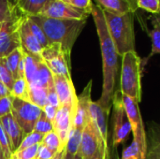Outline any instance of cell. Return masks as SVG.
I'll list each match as a JSON object with an SVG mask.
<instances>
[{
    "label": "cell",
    "instance_id": "obj_1",
    "mask_svg": "<svg viewBox=\"0 0 160 159\" xmlns=\"http://www.w3.org/2000/svg\"><path fill=\"white\" fill-rule=\"evenodd\" d=\"M91 14L93 15L99 38L103 62V87L100 98L98 102L108 113H110L115 88L116 76L118 73L119 55L114 42L108 31L102 8L97 5H93Z\"/></svg>",
    "mask_w": 160,
    "mask_h": 159
},
{
    "label": "cell",
    "instance_id": "obj_2",
    "mask_svg": "<svg viewBox=\"0 0 160 159\" xmlns=\"http://www.w3.org/2000/svg\"><path fill=\"white\" fill-rule=\"evenodd\" d=\"M27 17L42 29L50 44H59L66 56L70 60L73 45L83 30L86 20H61L41 15Z\"/></svg>",
    "mask_w": 160,
    "mask_h": 159
},
{
    "label": "cell",
    "instance_id": "obj_3",
    "mask_svg": "<svg viewBox=\"0 0 160 159\" xmlns=\"http://www.w3.org/2000/svg\"><path fill=\"white\" fill-rule=\"evenodd\" d=\"M103 14L108 31L114 42L118 55L123 56L126 52L135 51V13L128 12L123 15H115L103 10Z\"/></svg>",
    "mask_w": 160,
    "mask_h": 159
},
{
    "label": "cell",
    "instance_id": "obj_4",
    "mask_svg": "<svg viewBox=\"0 0 160 159\" xmlns=\"http://www.w3.org/2000/svg\"><path fill=\"white\" fill-rule=\"evenodd\" d=\"M142 59L136 51L122 56L120 92L140 103L142 101Z\"/></svg>",
    "mask_w": 160,
    "mask_h": 159
},
{
    "label": "cell",
    "instance_id": "obj_5",
    "mask_svg": "<svg viewBox=\"0 0 160 159\" xmlns=\"http://www.w3.org/2000/svg\"><path fill=\"white\" fill-rule=\"evenodd\" d=\"M122 101L130 124L131 132L133 133V141L138 143L140 147L142 159H145L147 149V136L145 133V128L143 126L139 103L131 97L123 95Z\"/></svg>",
    "mask_w": 160,
    "mask_h": 159
},
{
    "label": "cell",
    "instance_id": "obj_6",
    "mask_svg": "<svg viewBox=\"0 0 160 159\" xmlns=\"http://www.w3.org/2000/svg\"><path fill=\"white\" fill-rule=\"evenodd\" d=\"M112 105L113 106L112 145L113 147H117L118 145L124 143L131 133L130 124L122 101V95L120 90H114Z\"/></svg>",
    "mask_w": 160,
    "mask_h": 159
},
{
    "label": "cell",
    "instance_id": "obj_7",
    "mask_svg": "<svg viewBox=\"0 0 160 159\" xmlns=\"http://www.w3.org/2000/svg\"><path fill=\"white\" fill-rule=\"evenodd\" d=\"M42 113V110L30 101L13 97L10 114L22 129L24 135L34 130L35 125Z\"/></svg>",
    "mask_w": 160,
    "mask_h": 159
},
{
    "label": "cell",
    "instance_id": "obj_8",
    "mask_svg": "<svg viewBox=\"0 0 160 159\" xmlns=\"http://www.w3.org/2000/svg\"><path fill=\"white\" fill-rule=\"evenodd\" d=\"M23 18L20 11L11 19L4 22L0 26V58L8 56L14 50L21 47L19 26Z\"/></svg>",
    "mask_w": 160,
    "mask_h": 159
},
{
    "label": "cell",
    "instance_id": "obj_9",
    "mask_svg": "<svg viewBox=\"0 0 160 159\" xmlns=\"http://www.w3.org/2000/svg\"><path fill=\"white\" fill-rule=\"evenodd\" d=\"M40 57L53 76L71 77L69 70L70 60L66 56L59 44L52 43L43 48Z\"/></svg>",
    "mask_w": 160,
    "mask_h": 159
},
{
    "label": "cell",
    "instance_id": "obj_10",
    "mask_svg": "<svg viewBox=\"0 0 160 159\" xmlns=\"http://www.w3.org/2000/svg\"><path fill=\"white\" fill-rule=\"evenodd\" d=\"M108 144L103 142L95 122L90 117L82 131V139L77 154L82 159H91L101 145Z\"/></svg>",
    "mask_w": 160,
    "mask_h": 159
},
{
    "label": "cell",
    "instance_id": "obj_11",
    "mask_svg": "<svg viewBox=\"0 0 160 159\" xmlns=\"http://www.w3.org/2000/svg\"><path fill=\"white\" fill-rule=\"evenodd\" d=\"M44 17L61 20H87L88 12L76 8L62 0L51 1L39 14Z\"/></svg>",
    "mask_w": 160,
    "mask_h": 159
},
{
    "label": "cell",
    "instance_id": "obj_12",
    "mask_svg": "<svg viewBox=\"0 0 160 159\" xmlns=\"http://www.w3.org/2000/svg\"><path fill=\"white\" fill-rule=\"evenodd\" d=\"M53 86L60 103V107L66 106L76 112L78 100L71 77L54 75Z\"/></svg>",
    "mask_w": 160,
    "mask_h": 159
},
{
    "label": "cell",
    "instance_id": "obj_13",
    "mask_svg": "<svg viewBox=\"0 0 160 159\" xmlns=\"http://www.w3.org/2000/svg\"><path fill=\"white\" fill-rule=\"evenodd\" d=\"M75 116V112L68 107L61 106L56 112V115L52 121L53 131L59 137L61 145L65 148L68 134L73 127V120Z\"/></svg>",
    "mask_w": 160,
    "mask_h": 159
},
{
    "label": "cell",
    "instance_id": "obj_14",
    "mask_svg": "<svg viewBox=\"0 0 160 159\" xmlns=\"http://www.w3.org/2000/svg\"><path fill=\"white\" fill-rule=\"evenodd\" d=\"M91 90H92V80L89 81L87 85L84 87L83 91L77 96V108L75 112V116L73 120V127L82 130L83 127L90 118L89 114V106L92 102L91 98Z\"/></svg>",
    "mask_w": 160,
    "mask_h": 159
},
{
    "label": "cell",
    "instance_id": "obj_15",
    "mask_svg": "<svg viewBox=\"0 0 160 159\" xmlns=\"http://www.w3.org/2000/svg\"><path fill=\"white\" fill-rule=\"evenodd\" d=\"M0 126L2 127L9 142L11 153H14L20 146L23 138L25 137L22 129L13 119L10 113L0 118Z\"/></svg>",
    "mask_w": 160,
    "mask_h": 159
},
{
    "label": "cell",
    "instance_id": "obj_16",
    "mask_svg": "<svg viewBox=\"0 0 160 159\" xmlns=\"http://www.w3.org/2000/svg\"><path fill=\"white\" fill-rule=\"evenodd\" d=\"M19 36L21 41V48L24 52L36 56H40L42 47L36 39L34 35L31 33L25 15H23L22 22L19 26Z\"/></svg>",
    "mask_w": 160,
    "mask_h": 159
},
{
    "label": "cell",
    "instance_id": "obj_17",
    "mask_svg": "<svg viewBox=\"0 0 160 159\" xmlns=\"http://www.w3.org/2000/svg\"><path fill=\"white\" fill-rule=\"evenodd\" d=\"M89 114L95 122L103 142H108V116L109 113L98 101H93L89 106Z\"/></svg>",
    "mask_w": 160,
    "mask_h": 159
},
{
    "label": "cell",
    "instance_id": "obj_18",
    "mask_svg": "<svg viewBox=\"0 0 160 159\" xmlns=\"http://www.w3.org/2000/svg\"><path fill=\"white\" fill-rule=\"evenodd\" d=\"M52 0H15L18 10L25 16H38Z\"/></svg>",
    "mask_w": 160,
    "mask_h": 159
},
{
    "label": "cell",
    "instance_id": "obj_19",
    "mask_svg": "<svg viewBox=\"0 0 160 159\" xmlns=\"http://www.w3.org/2000/svg\"><path fill=\"white\" fill-rule=\"evenodd\" d=\"M97 6L100 7L103 10L111 12L115 15H123L128 12L135 13L132 6L128 0H95Z\"/></svg>",
    "mask_w": 160,
    "mask_h": 159
},
{
    "label": "cell",
    "instance_id": "obj_20",
    "mask_svg": "<svg viewBox=\"0 0 160 159\" xmlns=\"http://www.w3.org/2000/svg\"><path fill=\"white\" fill-rule=\"evenodd\" d=\"M28 85L41 87L46 90H48L51 86L53 85V75L42 60L40 61L38 67L37 72L35 73L33 80Z\"/></svg>",
    "mask_w": 160,
    "mask_h": 159
},
{
    "label": "cell",
    "instance_id": "obj_21",
    "mask_svg": "<svg viewBox=\"0 0 160 159\" xmlns=\"http://www.w3.org/2000/svg\"><path fill=\"white\" fill-rule=\"evenodd\" d=\"M10 95L13 97L29 101V85L25 77L17 78L14 80L10 90Z\"/></svg>",
    "mask_w": 160,
    "mask_h": 159
},
{
    "label": "cell",
    "instance_id": "obj_22",
    "mask_svg": "<svg viewBox=\"0 0 160 159\" xmlns=\"http://www.w3.org/2000/svg\"><path fill=\"white\" fill-rule=\"evenodd\" d=\"M4 59H5V63H6L8 70L10 72V74L12 75L14 80L17 79L18 78V67H19L20 62L22 59V48L20 47V48L14 50L8 56L4 57Z\"/></svg>",
    "mask_w": 160,
    "mask_h": 159
},
{
    "label": "cell",
    "instance_id": "obj_23",
    "mask_svg": "<svg viewBox=\"0 0 160 159\" xmlns=\"http://www.w3.org/2000/svg\"><path fill=\"white\" fill-rule=\"evenodd\" d=\"M82 130L76 128L74 127H72V128L69 131L65 149L68 153H69L72 156H75L79 151L81 139H82Z\"/></svg>",
    "mask_w": 160,
    "mask_h": 159
},
{
    "label": "cell",
    "instance_id": "obj_24",
    "mask_svg": "<svg viewBox=\"0 0 160 159\" xmlns=\"http://www.w3.org/2000/svg\"><path fill=\"white\" fill-rule=\"evenodd\" d=\"M153 24L154 28L151 31H148L149 37L152 41V51L147 59L160 52V22L158 15H157L156 19L153 21Z\"/></svg>",
    "mask_w": 160,
    "mask_h": 159
},
{
    "label": "cell",
    "instance_id": "obj_25",
    "mask_svg": "<svg viewBox=\"0 0 160 159\" xmlns=\"http://www.w3.org/2000/svg\"><path fill=\"white\" fill-rule=\"evenodd\" d=\"M29 101L42 110L47 104V90L41 87L29 86Z\"/></svg>",
    "mask_w": 160,
    "mask_h": 159
},
{
    "label": "cell",
    "instance_id": "obj_26",
    "mask_svg": "<svg viewBox=\"0 0 160 159\" xmlns=\"http://www.w3.org/2000/svg\"><path fill=\"white\" fill-rule=\"evenodd\" d=\"M18 12L15 3L11 0H0V24L11 19Z\"/></svg>",
    "mask_w": 160,
    "mask_h": 159
},
{
    "label": "cell",
    "instance_id": "obj_27",
    "mask_svg": "<svg viewBox=\"0 0 160 159\" xmlns=\"http://www.w3.org/2000/svg\"><path fill=\"white\" fill-rule=\"evenodd\" d=\"M41 144L44 145L45 147H47L50 151H52L53 153H57L58 151L64 149L61 145L59 137L53 130L44 135Z\"/></svg>",
    "mask_w": 160,
    "mask_h": 159
},
{
    "label": "cell",
    "instance_id": "obj_28",
    "mask_svg": "<svg viewBox=\"0 0 160 159\" xmlns=\"http://www.w3.org/2000/svg\"><path fill=\"white\" fill-rule=\"evenodd\" d=\"M25 17H26L27 23H28V26H29V29H30L31 33L34 35V37L38 41V43L41 45L42 49L45 48V47H47V46H49L50 45V42L47 39V37H46L44 32L42 31V29L36 22H34L30 18H28L27 16H25Z\"/></svg>",
    "mask_w": 160,
    "mask_h": 159
},
{
    "label": "cell",
    "instance_id": "obj_29",
    "mask_svg": "<svg viewBox=\"0 0 160 159\" xmlns=\"http://www.w3.org/2000/svg\"><path fill=\"white\" fill-rule=\"evenodd\" d=\"M43 137L44 135L40 134V133H38L36 131H32L31 133L25 135V137L23 138L22 142H21L19 148L16 150V151H19V150H22V149H25L27 147H31L33 145H36V144H39L41 143L42 140H43ZM15 151V152H16Z\"/></svg>",
    "mask_w": 160,
    "mask_h": 159
},
{
    "label": "cell",
    "instance_id": "obj_30",
    "mask_svg": "<svg viewBox=\"0 0 160 159\" xmlns=\"http://www.w3.org/2000/svg\"><path fill=\"white\" fill-rule=\"evenodd\" d=\"M53 130V127H52V122L50 121L46 116L45 114L42 113L40 114L39 118L38 119L36 125H35V127H34V130L33 131H36L38 133H40L42 135H45L51 131Z\"/></svg>",
    "mask_w": 160,
    "mask_h": 159
},
{
    "label": "cell",
    "instance_id": "obj_31",
    "mask_svg": "<svg viewBox=\"0 0 160 159\" xmlns=\"http://www.w3.org/2000/svg\"><path fill=\"white\" fill-rule=\"evenodd\" d=\"M38 145L39 144H36L31 147L16 151L12 153L10 159H36Z\"/></svg>",
    "mask_w": 160,
    "mask_h": 159
},
{
    "label": "cell",
    "instance_id": "obj_32",
    "mask_svg": "<svg viewBox=\"0 0 160 159\" xmlns=\"http://www.w3.org/2000/svg\"><path fill=\"white\" fill-rule=\"evenodd\" d=\"M0 82L4 83L8 88L9 91L11 90L14 79L10 72L8 70L4 58H0Z\"/></svg>",
    "mask_w": 160,
    "mask_h": 159
},
{
    "label": "cell",
    "instance_id": "obj_33",
    "mask_svg": "<svg viewBox=\"0 0 160 159\" xmlns=\"http://www.w3.org/2000/svg\"><path fill=\"white\" fill-rule=\"evenodd\" d=\"M138 8H142L150 13L158 15L159 0H136Z\"/></svg>",
    "mask_w": 160,
    "mask_h": 159
},
{
    "label": "cell",
    "instance_id": "obj_34",
    "mask_svg": "<svg viewBox=\"0 0 160 159\" xmlns=\"http://www.w3.org/2000/svg\"><path fill=\"white\" fill-rule=\"evenodd\" d=\"M121 159H142L141 150L138 143L133 141L129 146L124 149Z\"/></svg>",
    "mask_w": 160,
    "mask_h": 159
},
{
    "label": "cell",
    "instance_id": "obj_35",
    "mask_svg": "<svg viewBox=\"0 0 160 159\" xmlns=\"http://www.w3.org/2000/svg\"><path fill=\"white\" fill-rule=\"evenodd\" d=\"M68 4H69L70 6L84 10L86 12H88L89 14H91L92 12V7H93V3L91 0H62Z\"/></svg>",
    "mask_w": 160,
    "mask_h": 159
},
{
    "label": "cell",
    "instance_id": "obj_36",
    "mask_svg": "<svg viewBox=\"0 0 160 159\" xmlns=\"http://www.w3.org/2000/svg\"><path fill=\"white\" fill-rule=\"evenodd\" d=\"M13 97L11 95L0 98V118L10 113Z\"/></svg>",
    "mask_w": 160,
    "mask_h": 159
},
{
    "label": "cell",
    "instance_id": "obj_37",
    "mask_svg": "<svg viewBox=\"0 0 160 159\" xmlns=\"http://www.w3.org/2000/svg\"><path fill=\"white\" fill-rule=\"evenodd\" d=\"M47 104H49V105H51L56 109L60 108V103H59V100H58V97H57V95L55 93L53 85L51 86L47 90Z\"/></svg>",
    "mask_w": 160,
    "mask_h": 159
},
{
    "label": "cell",
    "instance_id": "obj_38",
    "mask_svg": "<svg viewBox=\"0 0 160 159\" xmlns=\"http://www.w3.org/2000/svg\"><path fill=\"white\" fill-rule=\"evenodd\" d=\"M55 154L56 153L50 151L47 147H45L44 145L39 143L36 159H52L54 157Z\"/></svg>",
    "mask_w": 160,
    "mask_h": 159
},
{
    "label": "cell",
    "instance_id": "obj_39",
    "mask_svg": "<svg viewBox=\"0 0 160 159\" xmlns=\"http://www.w3.org/2000/svg\"><path fill=\"white\" fill-rule=\"evenodd\" d=\"M109 156H110L109 144H103L100 146L98 151L91 159H109Z\"/></svg>",
    "mask_w": 160,
    "mask_h": 159
},
{
    "label": "cell",
    "instance_id": "obj_40",
    "mask_svg": "<svg viewBox=\"0 0 160 159\" xmlns=\"http://www.w3.org/2000/svg\"><path fill=\"white\" fill-rule=\"evenodd\" d=\"M57 110H58V109H56V108H54V107H52V106H51V105H49V104H46V105L42 108L43 113H44L45 116H46L50 121H52V122L53 121V119H54V117H55V115H56Z\"/></svg>",
    "mask_w": 160,
    "mask_h": 159
},
{
    "label": "cell",
    "instance_id": "obj_41",
    "mask_svg": "<svg viewBox=\"0 0 160 159\" xmlns=\"http://www.w3.org/2000/svg\"><path fill=\"white\" fill-rule=\"evenodd\" d=\"M10 95V91L8 90V88L0 82V98L8 97Z\"/></svg>",
    "mask_w": 160,
    "mask_h": 159
},
{
    "label": "cell",
    "instance_id": "obj_42",
    "mask_svg": "<svg viewBox=\"0 0 160 159\" xmlns=\"http://www.w3.org/2000/svg\"><path fill=\"white\" fill-rule=\"evenodd\" d=\"M64 151H65V148L63 149V150H60V151H58L56 154H55V156H54V157L52 159H63V156H64Z\"/></svg>",
    "mask_w": 160,
    "mask_h": 159
},
{
    "label": "cell",
    "instance_id": "obj_43",
    "mask_svg": "<svg viewBox=\"0 0 160 159\" xmlns=\"http://www.w3.org/2000/svg\"><path fill=\"white\" fill-rule=\"evenodd\" d=\"M73 157H74V156H72V155H70L69 153H68V152L66 151V149H65V151H64V156H63V159H73Z\"/></svg>",
    "mask_w": 160,
    "mask_h": 159
},
{
    "label": "cell",
    "instance_id": "obj_44",
    "mask_svg": "<svg viewBox=\"0 0 160 159\" xmlns=\"http://www.w3.org/2000/svg\"><path fill=\"white\" fill-rule=\"evenodd\" d=\"M128 2H129V3H130V5L132 6V7H133L134 11L136 12V11H137V9H138V7H137L136 0H128Z\"/></svg>",
    "mask_w": 160,
    "mask_h": 159
},
{
    "label": "cell",
    "instance_id": "obj_45",
    "mask_svg": "<svg viewBox=\"0 0 160 159\" xmlns=\"http://www.w3.org/2000/svg\"><path fill=\"white\" fill-rule=\"evenodd\" d=\"M109 159H119L117 157V155H116V153H115V156H112V155H111V151H110V156H109Z\"/></svg>",
    "mask_w": 160,
    "mask_h": 159
},
{
    "label": "cell",
    "instance_id": "obj_46",
    "mask_svg": "<svg viewBox=\"0 0 160 159\" xmlns=\"http://www.w3.org/2000/svg\"><path fill=\"white\" fill-rule=\"evenodd\" d=\"M73 159H82V158L80 157V155H79V154H76V155L73 157Z\"/></svg>",
    "mask_w": 160,
    "mask_h": 159
},
{
    "label": "cell",
    "instance_id": "obj_47",
    "mask_svg": "<svg viewBox=\"0 0 160 159\" xmlns=\"http://www.w3.org/2000/svg\"><path fill=\"white\" fill-rule=\"evenodd\" d=\"M0 159H5L4 155H3V152H2V150H1V147H0Z\"/></svg>",
    "mask_w": 160,
    "mask_h": 159
},
{
    "label": "cell",
    "instance_id": "obj_48",
    "mask_svg": "<svg viewBox=\"0 0 160 159\" xmlns=\"http://www.w3.org/2000/svg\"><path fill=\"white\" fill-rule=\"evenodd\" d=\"M0 26H1V24H0Z\"/></svg>",
    "mask_w": 160,
    "mask_h": 159
}]
</instances>
